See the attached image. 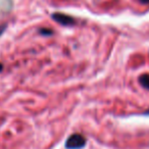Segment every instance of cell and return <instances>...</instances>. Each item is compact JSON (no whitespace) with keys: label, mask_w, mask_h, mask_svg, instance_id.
<instances>
[{"label":"cell","mask_w":149,"mask_h":149,"mask_svg":"<svg viewBox=\"0 0 149 149\" xmlns=\"http://www.w3.org/2000/svg\"><path fill=\"white\" fill-rule=\"evenodd\" d=\"M86 145V139L81 134H72L65 141L66 149H82Z\"/></svg>","instance_id":"6da1fadb"},{"label":"cell","mask_w":149,"mask_h":149,"mask_svg":"<svg viewBox=\"0 0 149 149\" xmlns=\"http://www.w3.org/2000/svg\"><path fill=\"white\" fill-rule=\"evenodd\" d=\"M52 19L56 22V23L60 24L62 26H72L74 24V19L70 15H66L64 13H55L52 15Z\"/></svg>","instance_id":"7a4b0ae2"},{"label":"cell","mask_w":149,"mask_h":149,"mask_svg":"<svg viewBox=\"0 0 149 149\" xmlns=\"http://www.w3.org/2000/svg\"><path fill=\"white\" fill-rule=\"evenodd\" d=\"M13 7L11 0H0V13H8Z\"/></svg>","instance_id":"3957f363"},{"label":"cell","mask_w":149,"mask_h":149,"mask_svg":"<svg viewBox=\"0 0 149 149\" xmlns=\"http://www.w3.org/2000/svg\"><path fill=\"white\" fill-rule=\"evenodd\" d=\"M140 84L145 88V89L149 90V74H144L139 78Z\"/></svg>","instance_id":"277c9868"},{"label":"cell","mask_w":149,"mask_h":149,"mask_svg":"<svg viewBox=\"0 0 149 149\" xmlns=\"http://www.w3.org/2000/svg\"><path fill=\"white\" fill-rule=\"evenodd\" d=\"M41 34H43V35H51V34H52V31H51V30L42 29V30H41Z\"/></svg>","instance_id":"5b68a950"},{"label":"cell","mask_w":149,"mask_h":149,"mask_svg":"<svg viewBox=\"0 0 149 149\" xmlns=\"http://www.w3.org/2000/svg\"><path fill=\"white\" fill-rule=\"evenodd\" d=\"M5 28H6V26L5 25H2V26H0V35L4 32V30H5Z\"/></svg>","instance_id":"8992f818"},{"label":"cell","mask_w":149,"mask_h":149,"mask_svg":"<svg viewBox=\"0 0 149 149\" xmlns=\"http://www.w3.org/2000/svg\"><path fill=\"white\" fill-rule=\"evenodd\" d=\"M141 3H143V4H148L149 3V0H139Z\"/></svg>","instance_id":"52a82bcc"},{"label":"cell","mask_w":149,"mask_h":149,"mask_svg":"<svg viewBox=\"0 0 149 149\" xmlns=\"http://www.w3.org/2000/svg\"><path fill=\"white\" fill-rule=\"evenodd\" d=\"M2 68H3V66H2V64L0 63V72H1V70H2Z\"/></svg>","instance_id":"ba28073f"},{"label":"cell","mask_w":149,"mask_h":149,"mask_svg":"<svg viewBox=\"0 0 149 149\" xmlns=\"http://www.w3.org/2000/svg\"><path fill=\"white\" fill-rule=\"evenodd\" d=\"M145 114H149V110H147V111L145 112Z\"/></svg>","instance_id":"9c48e42d"}]
</instances>
